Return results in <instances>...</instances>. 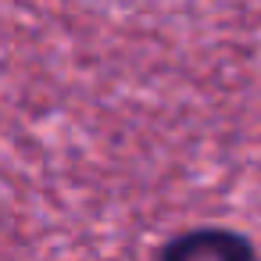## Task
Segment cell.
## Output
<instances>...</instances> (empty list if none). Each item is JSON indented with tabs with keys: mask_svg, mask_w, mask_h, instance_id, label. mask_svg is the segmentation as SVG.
Returning <instances> with one entry per match:
<instances>
[{
	"mask_svg": "<svg viewBox=\"0 0 261 261\" xmlns=\"http://www.w3.org/2000/svg\"><path fill=\"white\" fill-rule=\"evenodd\" d=\"M158 254L165 261H236V257H250L254 247L229 229H193L165 243Z\"/></svg>",
	"mask_w": 261,
	"mask_h": 261,
	"instance_id": "obj_1",
	"label": "cell"
}]
</instances>
